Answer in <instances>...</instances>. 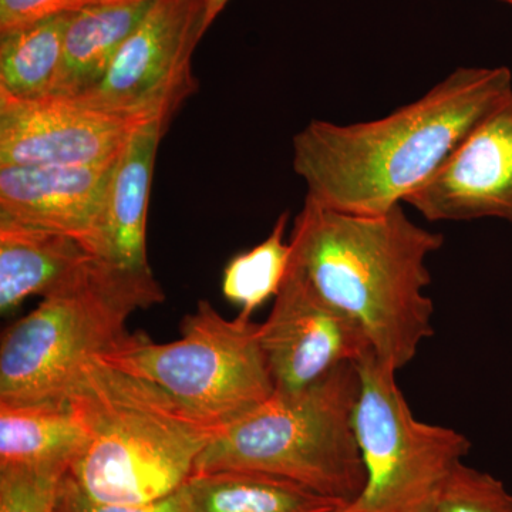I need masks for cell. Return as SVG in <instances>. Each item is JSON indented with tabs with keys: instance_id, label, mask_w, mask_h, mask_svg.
Here are the masks:
<instances>
[{
	"instance_id": "ffe728a7",
	"label": "cell",
	"mask_w": 512,
	"mask_h": 512,
	"mask_svg": "<svg viewBox=\"0 0 512 512\" xmlns=\"http://www.w3.org/2000/svg\"><path fill=\"white\" fill-rule=\"evenodd\" d=\"M63 468H0V512H56Z\"/></svg>"
},
{
	"instance_id": "ba28073f",
	"label": "cell",
	"mask_w": 512,
	"mask_h": 512,
	"mask_svg": "<svg viewBox=\"0 0 512 512\" xmlns=\"http://www.w3.org/2000/svg\"><path fill=\"white\" fill-rule=\"evenodd\" d=\"M208 0H153L94 89L70 99L131 123L163 120L197 92L191 59Z\"/></svg>"
},
{
	"instance_id": "6da1fadb",
	"label": "cell",
	"mask_w": 512,
	"mask_h": 512,
	"mask_svg": "<svg viewBox=\"0 0 512 512\" xmlns=\"http://www.w3.org/2000/svg\"><path fill=\"white\" fill-rule=\"evenodd\" d=\"M511 97L508 67H458L383 119L346 126L312 120L293 137V170L306 197L323 207L384 214L426 184Z\"/></svg>"
},
{
	"instance_id": "2e32d148",
	"label": "cell",
	"mask_w": 512,
	"mask_h": 512,
	"mask_svg": "<svg viewBox=\"0 0 512 512\" xmlns=\"http://www.w3.org/2000/svg\"><path fill=\"white\" fill-rule=\"evenodd\" d=\"M153 0H113L74 12L52 96L76 99L94 89Z\"/></svg>"
},
{
	"instance_id": "30bf717a",
	"label": "cell",
	"mask_w": 512,
	"mask_h": 512,
	"mask_svg": "<svg viewBox=\"0 0 512 512\" xmlns=\"http://www.w3.org/2000/svg\"><path fill=\"white\" fill-rule=\"evenodd\" d=\"M138 124L63 97L0 96V168L109 163Z\"/></svg>"
},
{
	"instance_id": "d6986e66",
	"label": "cell",
	"mask_w": 512,
	"mask_h": 512,
	"mask_svg": "<svg viewBox=\"0 0 512 512\" xmlns=\"http://www.w3.org/2000/svg\"><path fill=\"white\" fill-rule=\"evenodd\" d=\"M288 220V214L279 215L261 244L235 255L224 268L222 293L241 308V315L251 318L256 309L278 295L284 284L292 255L291 244L285 242Z\"/></svg>"
},
{
	"instance_id": "5bb4252c",
	"label": "cell",
	"mask_w": 512,
	"mask_h": 512,
	"mask_svg": "<svg viewBox=\"0 0 512 512\" xmlns=\"http://www.w3.org/2000/svg\"><path fill=\"white\" fill-rule=\"evenodd\" d=\"M93 256L70 235L0 217V312L55 291Z\"/></svg>"
},
{
	"instance_id": "9c48e42d",
	"label": "cell",
	"mask_w": 512,
	"mask_h": 512,
	"mask_svg": "<svg viewBox=\"0 0 512 512\" xmlns=\"http://www.w3.org/2000/svg\"><path fill=\"white\" fill-rule=\"evenodd\" d=\"M259 342L275 393L306 389L346 363L372 355L365 330L326 302L289 264Z\"/></svg>"
},
{
	"instance_id": "e0dca14e",
	"label": "cell",
	"mask_w": 512,
	"mask_h": 512,
	"mask_svg": "<svg viewBox=\"0 0 512 512\" xmlns=\"http://www.w3.org/2000/svg\"><path fill=\"white\" fill-rule=\"evenodd\" d=\"M185 490L192 512H335L348 505L285 478L252 471L195 473Z\"/></svg>"
},
{
	"instance_id": "4fadbf2b",
	"label": "cell",
	"mask_w": 512,
	"mask_h": 512,
	"mask_svg": "<svg viewBox=\"0 0 512 512\" xmlns=\"http://www.w3.org/2000/svg\"><path fill=\"white\" fill-rule=\"evenodd\" d=\"M163 120L138 124L114 167L94 255L133 272H151L147 258V211Z\"/></svg>"
},
{
	"instance_id": "7c38bea8",
	"label": "cell",
	"mask_w": 512,
	"mask_h": 512,
	"mask_svg": "<svg viewBox=\"0 0 512 512\" xmlns=\"http://www.w3.org/2000/svg\"><path fill=\"white\" fill-rule=\"evenodd\" d=\"M117 158L0 168V217L70 235L94 255Z\"/></svg>"
},
{
	"instance_id": "44dd1931",
	"label": "cell",
	"mask_w": 512,
	"mask_h": 512,
	"mask_svg": "<svg viewBox=\"0 0 512 512\" xmlns=\"http://www.w3.org/2000/svg\"><path fill=\"white\" fill-rule=\"evenodd\" d=\"M433 512H512V494L503 481L463 463L441 491Z\"/></svg>"
},
{
	"instance_id": "cb8c5ba5",
	"label": "cell",
	"mask_w": 512,
	"mask_h": 512,
	"mask_svg": "<svg viewBox=\"0 0 512 512\" xmlns=\"http://www.w3.org/2000/svg\"><path fill=\"white\" fill-rule=\"evenodd\" d=\"M229 0H208L207 3V15H205V29H210L214 20L218 18V15L228 5Z\"/></svg>"
},
{
	"instance_id": "9a60e30c",
	"label": "cell",
	"mask_w": 512,
	"mask_h": 512,
	"mask_svg": "<svg viewBox=\"0 0 512 512\" xmlns=\"http://www.w3.org/2000/svg\"><path fill=\"white\" fill-rule=\"evenodd\" d=\"M87 427L72 397L0 403V468H63L82 453Z\"/></svg>"
},
{
	"instance_id": "52a82bcc",
	"label": "cell",
	"mask_w": 512,
	"mask_h": 512,
	"mask_svg": "<svg viewBox=\"0 0 512 512\" xmlns=\"http://www.w3.org/2000/svg\"><path fill=\"white\" fill-rule=\"evenodd\" d=\"M357 369L353 424L366 483L350 505L359 512H433L471 441L450 427L417 420L399 389L397 370L375 353Z\"/></svg>"
},
{
	"instance_id": "8fae6325",
	"label": "cell",
	"mask_w": 512,
	"mask_h": 512,
	"mask_svg": "<svg viewBox=\"0 0 512 512\" xmlns=\"http://www.w3.org/2000/svg\"><path fill=\"white\" fill-rule=\"evenodd\" d=\"M426 220L512 222V97L404 200Z\"/></svg>"
},
{
	"instance_id": "277c9868",
	"label": "cell",
	"mask_w": 512,
	"mask_h": 512,
	"mask_svg": "<svg viewBox=\"0 0 512 512\" xmlns=\"http://www.w3.org/2000/svg\"><path fill=\"white\" fill-rule=\"evenodd\" d=\"M359 390L357 363H346L299 392H274L215 434L194 474H269L355 503L366 483L353 424Z\"/></svg>"
},
{
	"instance_id": "603a6c76",
	"label": "cell",
	"mask_w": 512,
	"mask_h": 512,
	"mask_svg": "<svg viewBox=\"0 0 512 512\" xmlns=\"http://www.w3.org/2000/svg\"><path fill=\"white\" fill-rule=\"evenodd\" d=\"M113 0H0V32Z\"/></svg>"
},
{
	"instance_id": "484cf974",
	"label": "cell",
	"mask_w": 512,
	"mask_h": 512,
	"mask_svg": "<svg viewBox=\"0 0 512 512\" xmlns=\"http://www.w3.org/2000/svg\"><path fill=\"white\" fill-rule=\"evenodd\" d=\"M501 2L507 3V5L512 6V0H501Z\"/></svg>"
},
{
	"instance_id": "3957f363",
	"label": "cell",
	"mask_w": 512,
	"mask_h": 512,
	"mask_svg": "<svg viewBox=\"0 0 512 512\" xmlns=\"http://www.w3.org/2000/svg\"><path fill=\"white\" fill-rule=\"evenodd\" d=\"M87 427L69 477L106 504H144L184 487L217 429L168 394L90 357L69 394Z\"/></svg>"
},
{
	"instance_id": "ac0fdd59",
	"label": "cell",
	"mask_w": 512,
	"mask_h": 512,
	"mask_svg": "<svg viewBox=\"0 0 512 512\" xmlns=\"http://www.w3.org/2000/svg\"><path fill=\"white\" fill-rule=\"evenodd\" d=\"M73 13H60L0 32V96L16 100L52 96Z\"/></svg>"
},
{
	"instance_id": "7402d4cb",
	"label": "cell",
	"mask_w": 512,
	"mask_h": 512,
	"mask_svg": "<svg viewBox=\"0 0 512 512\" xmlns=\"http://www.w3.org/2000/svg\"><path fill=\"white\" fill-rule=\"evenodd\" d=\"M56 512H192V507L185 485L175 493L151 503H99L87 497L69 474H66L60 483Z\"/></svg>"
},
{
	"instance_id": "8992f818",
	"label": "cell",
	"mask_w": 512,
	"mask_h": 512,
	"mask_svg": "<svg viewBox=\"0 0 512 512\" xmlns=\"http://www.w3.org/2000/svg\"><path fill=\"white\" fill-rule=\"evenodd\" d=\"M100 357L154 384L184 410L221 430L274 394L259 323L239 313L225 319L201 301L181 323V338L157 343L144 332L126 338Z\"/></svg>"
},
{
	"instance_id": "d4e9b609",
	"label": "cell",
	"mask_w": 512,
	"mask_h": 512,
	"mask_svg": "<svg viewBox=\"0 0 512 512\" xmlns=\"http://www.w3.org/2000/svg\"><path fill=\"white\" fill-rule=\"evenodd\" d=\"M335 512H359L355 510V508L352 507V505L348 504L345 505V507L339 508V510H336Z\"/></svg>"
},
{
	"instance_id": "5b68a950",
	"label": "cell",
	"mask_w": 512,
	"mask_h": 512,
	"mask_svg": "<svg viewBox=\"0 0 512 512\" xmlns=\"http://www.w3.org/2000/svg\"><path fill=\"white\" fill-rule=\"evenodd\" d=\"M164 299L153 271H127L93 256L6 330L0 403L69 397L84 363L126 338V322L134 312Z\"/></svg>"
},
{
	"instance_id": "7a4b0ae2",
	"label": "cell",
	"mask_w": 512,
	"mask_h": 512,
	"mask_svg": "<svg viewBox=\"0 0 512 512\" xmlns=\"http://www.w3.org/2000/svg\"><path fill=\"white\" fill-rule=\"evenodd\" d=\"M291 266L365 330L377 359L399 372L434 333L426 262L443 234L420 227L403 204L346 214L305 198L293 222Z\"/></svg>"
}]
</instances>
